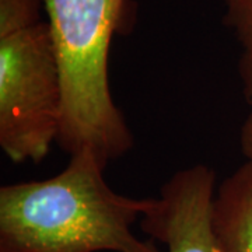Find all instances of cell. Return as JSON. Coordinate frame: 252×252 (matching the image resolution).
Masks as SVG:
<instances>
[{"instance_id":"2","label":"cell","mask_w":252,"mask_h":252,"mask_svg":"<svg viewBox=\"0 0 252 252\" xmlns=\"http://www.w3.org/2000/svg\"><path fill=\"white\" fill-rule=\"evenodd\" d=\"M62 77L56 144L69 156L89 149L105 165L135 137L109 86V48L130 21V0H44Z\"/></svg>"},{"instance_id":"1","label":"cell","mask_w":252,"mask_h":252,"mask_svg":"<svg viewBox=\"0 0 252 252\" xmlns=\"http://www.w3.org/2000/svg\"><path fill=\"white\" fill-rule=\"evenodd\" d=\"M105 168L86 149L54 177L3 185L0 252H160L133 231L153 198L118 193Z\"/></svg>"},{"instance_id":"3","label":"cell","mask_w":252,"mask_h":252,"mask_svg":"<svg viewBox=\"0 0 252 252\" xmlns=\"http://www.w3.org/2000/svg\"><path fill=\"white\" fill-rule=\"evenodd\" d=\"M62 77L46 20L0 35V147L13 162H41L58 142Z\"/></svg>"},{"instance_id":"7","label":"cell","mask_w":252,"mask_h":252,"mask_svg":"<svg viewBox=\"0 0 252 252\" xmlns=\"http://www.w3.org/2000/svg\"><path fill=\"white\" fill-rule=\"evenodd\" d=\"M44 0H0V35L42 21Z\"/></svg>"},{"instance_id":"8","label":"cell","mask_w":252,"mask_h":252,"mask_svg":"<svg viewBox=\"0 0 252 252\" xmlns=\"http://www.w3.org/2000/svg\"><path fill=\"white\" fill-rule=\"evenodd\" d=\"M240 149L245 157V161L252 164V111L245 117L240 129Z\"/></svg>"},{"instance_id":"6","label":"cell","mask_w":252,"mask_h":252,"mask_svg":"<svg viewBox=\"0 0 252 252\" xmlns=\"http://www.w3.org/2000/svg\"><path fill=\"white\" fill-rule=\"evenodd\" d=\"M223 21L238 45L237 73L245 101L252 105V0H223Z\"/></svg>"},{"instance_id":"5","label":"cell","mask_w":252,"mask_h":252,"mask_svg":"<svg viewBox=\"0 0 252 252\" xmlns=\"http://www.w3.org/2000/svg\"><path fill=\"white\" fill-rule=\"evenodd\" d=\"M213 224L224 252H252V164L244 161L220 184Z\"/></svg>"},{"instance_id":"4","label":"cell","mask_w":252,"mask_h":252,"mask_svg":"<svg viewBox=\"0 0 252 252\" xmlns=\"http://www.w3.org/2000/svg\"><path fill=\"white\" fill-rule=\"evenodd\" d=\"M215 171L193 164L174 172L140 219V228L167 252H224L213 224Z\"/></svg>"}]
</instances>
